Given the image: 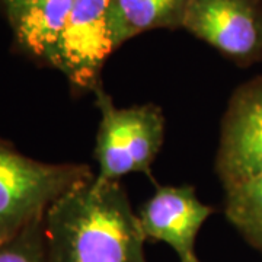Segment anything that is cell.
<instances>
[{
	"mask_svg": "<svg viewBox=\"0 0 262 262\" xmlns=\"http://www.w3.org/2000/svg\"><path fill=\"white\" fill-rule=\"evenodd\" d=\"M27 2H28V0H5V5H6V9H8L9 18H13V16L18 13V10L20 9Z\"/></svg>",
	"mask_w": 262,
	"mask_h": 262,
	"instance_id": "12",
	"label": "cell"
},
{
	"mask_svg": "<svg viewBox=\"0 0 262 262\" xmlns=\"http://www.w3.org/2000/svg\"><path fill=\"white\" fill-rule=\"evenodd\" d=\"M191 0H110L114 47L149 29L173 28L184 22Z\"/></svg>",
	"mask_w": 262,
	"mask_h": 262,
	"instance_id": "9",
	"label": "cell"
},
{
	"mask_svg": "<svg viewBox=\"0 0 262 262\" xmlns=\"http://www.w3.org/2000/svg\"><path fill=\"white\" fill-rule=\"evenodd\" d=\"M0 262H48L44 217L34 220L12 239L0 244Z\"/></svg>",
	"mask_w": 262,
	"mask_h": 262,
	"instance_id": "11",
	"label": "cell"
},
{
	"mask_svg": "<svg viewBox=\"0 0 262 262\" xmlns=\"http://www.w3.org/2000/svg\"><path fill=\"white\" fill-rule=\"evenodd\" d=\"M75 0H28L10 19L19 44L48 63L64 32Z\"/></svg>",
	"mask_w": 262,
	"mask_h": 262,
	"instance_id": "8",
	"label": "cell"
},
{
	"mask_svg": "<svg viewBox=\"0 0 262 262\" xmlns=\"http://www.w3.org/2000/svg\"><path fill=\"white\" fill-rule=\"evenodd\" d=\"M225 191L227 220L262 251V173Z\"/></svg>",
	"mask_w": 262,
	"mask_h": 262,
	"instance_id": "10",
	"label": "cell"
},
{
	"mask_svg": "<svg viewBox=\"0 0 262 262\" xmlns=\"http://www.w3.org/2000/svg\"><path fill=\"white\" fill-rule=\"evenodd\" d=\"M200 262H201V261H200Z\"/></svg>",
	"mask_w": 262,
	"mask_h": 262,
	"instance_id": "13",
	"label": "cell"
},
{
	"mask_svg": "<svg viewBox=\"0 0 262 262\" xmlns=\"http://www.w3.org/2000/svg\"><path fill=\"white\" fill-rule=\"evenodd\" d=\"M215 169L225 189L262 173V80L234 92L222 124Z\"/></svg>",
	"mask_w": 262,
	"mask_h": 262,
	"instance_id": "6",
	"label": "cell"
},
{
	"mask_svg": "<svg viewBox=\"0 0 262 262\" xmlns=\"http://www.w3.org/2000/svg\"><path fill=\"white\" fill-rule=\"evenodd\" d=\"M213 211V207L200 201L191 185H158L137 217L146 239L170 246L179 262H200L196 236Z\"/></svg>",
	"mask_w": 262,
	"mask_h": 262,
	"instance_id": "7",
	"label": "cell"
},
{
	"mask_svg": "<svg viewBox=\"0 0 262 262\" xmlns=\"http://www.w3.org/2000/svg\"><path fill=\"white\" fill-rule=\"evenodd\" d=\"M94 95L101 113L94 151L96 178L121 181L130 173L150 177L165 140L166 121L162 110L155 103L117 108L102 86Z\"/></svg>",
	"mask_w": 262,
	"mask_h": 262,
	"instance_id": "3",
	"label": "cell"
},
{
	"mask_svg": "<svg viewBox=\"0 0 262 262\" xmlns=\"http://www.w3.org/2000/svg\"><path fill=\"white\" fill-rule=\"evenodd\" d=\"M48 262H147L146 236L120 181L88 179L44 214Z\"/></svg>",
	"mask_w": 262,
	"mask_h": 262,
	"instance_id": "1",
	"label": "cell"
},
{
	"mask_svg": "<svg viewBox=\"0 0 262 262\" xmlns=\"http://www.w3.org/2000/svg\"><path fill=\"white\" fill-rule=\"evenodd\" d=\"M114 50L110 0H75L50 64L75 88L95 92L102 86L101 70Z\"/></svg>",
	"mask_w": 262,
	"mask_h": 262,
	"instance_id": "4",
	"label": "cell"
},
{
	"mask_svg": "<svg viewBox=\"0 0 262 262\" xmlns=\"http://www.w3.org/2000/svg\"><path fill=\"white\" fill-rule=\"evenodd\" d=\"M182 27L236 61L262 56V10L255 0H191Z\"/></svg>",
	"mask_w": 262,
	"mask_h": 262,
	"instance_id": "5",
	"label": "cell"
},
{
	"mask_svg": "<svg viewBox=\"0 0 262 262\" xmlns=\"http://www.w3.org/2000/svg\"><path fill=\"white\" fill-rule=\"evenodd\" d=\"M83 163H46L0 139V244L44 217L57 198L94 178Z\"/></svg>",
	"mask_w": 262,
	"mask_h": 262,
	"instance_id": "2",
	"label": "cell"
}]
</instances>
